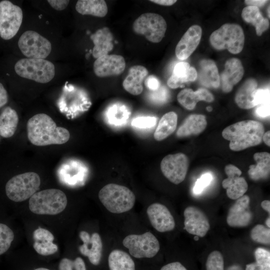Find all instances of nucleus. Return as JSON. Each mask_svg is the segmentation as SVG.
I'll list each match as a JSON object with an SVG mask.
<instances>
[{
    "instance_id": "27",
    "label": "nucleus",
    "mask_w": 270,
    "mask_h": 270,
    "mask_svg": "<svg viewBox=\"0 0 270 270\" xmlns=\"http://www.w3.org/2000/svg\"><path fill=\"white\" fill-rule=\"evenodd\" d=\"M256 164L250 166L248 173L254 181L268 178L270 172V154L268 152H256L254 155Z\"/></svg>"
},
{
    "instance_id": "16",
    "label": "nucleus",
    "mask_w": 270,
    "mask_h": 270,
    "mask_svg": "<svg viewBox=\"0 0 270 270\" xmlns=\"http://www.w3.org/2000/svg\"><path fill=\"white\" fill-rule=\"evenodd\" d=\"M126 62L123 56L118 54H107L96 59L94 64L95 74L100 78L116 76L123 72Z\"/></svg>"
},
{
    "instance_id": "14",
    "label": "nucleus",
    "mask_w": 270,
    "mask_h": 270,
    "mask_svg": "<svg viewBox=\"0 0 270 270\" xmlns=\"http://www.w3.org/2000/svg\"><path fill=\"white\" fill-rule=\"evenodd\" d=\"M227 178L223 180L222 186L226 190L227 196L232 200H237L244 194L248 184L244 178L241 177L242 171L237 166L229 164L224 168Z\"/></svg>"
},
{
    "instance_id": "49",
    "label": "nucleus",
    "mask_w": 270,
    "mask_h": 270,
    "mask_svg": "<svg viewBox=\"0 0 270 270\" xmlns=\"http://www.w3.org/2000/svg\"><path fill=\"white\" fill-rule=\"evenodd\" d=\"M8 101V92L2 84L0 82V108L4 106Z\"/></svg>"
},
{
    "instance_id": "52",
    "label": "nucleus",
    "mask_w": 270,
    "mask_h": 270,
    "mask_svg": "<svg viewBox=\"0 0 270 270\" xmlns=\"http://www.w3.org/2000/svg\"><path fill=\"white\" fill-rule=\"evenodd\" d=\"M262 140L266 146H270V130L267 131L264 134Z\"/></svg>"
},
{
    "instance_id": "12",
    "label": "nucleus",
    "mask_w": 270,
    "mask_h": 270,
    "mask_svg": "<svg viewBox=\"0 0 270 270\" xmlns=\"http://www.w3.org/2000/svg\"><path fill=\"white\" fill-rule=\"evenodd\" d=\"M188 165V156L179 152L164 157L160 162V169L168 180L174 184H178L184 180Z\"/></svg>"
},
{
    "instance_id": "37",
    "label": "nucleus",
    "mask_w": 270,
    "mask_h": 270,
    "mask_svg": "<svg viewBox=\"0 0 270 270\" xmlns=\"http://www.w3.org/2000/svg\"><path fill=\"white\" fill-rule=\"evenodd\" d=\"M14 238L12 230L6 224L0 223V255L8 250Z\"/></svg>"
},
{
    "instance_id": "9",
    "label": "nucleus",
    "mask_w": 270,
    "mask_h": 270,
    "mask_svg": "<svg viewBox=\"0 0 270 270\" xmlns=\"http://www.w3.org/2000/svg\"><path fill=\"white\" fill-rule=\"evenodd\" d=\"M131 256L137 258H152L158 252L160 246L156 238L150 232L142 234H130L122 240Z\"/></svg>"
},
{
    "instance_id": "17",
    "label": "nucleus",
    "mask_w": 270,
    "mask_h": 270,
    "mask_svg": "<svg viewBox=\"0 0 270 270\" xmlns=\"http://www.w3.org/2000/svg\"><path fill=\"white\" fill-rule=\"evenodd\" d=\"M146 213L151 224L157 231L164 232L172 230L175 228L174 217L164 204H152L148 208Z\"/></svg>"
},
{
    "instance_id": "19",
    "label": "nucleus",
    "mask_w": 270,
    "mask_h": 270,
    "mask_svg": "<svg viewBox=\"0 0 270 270\" xmlns=\"http://www.w3.org/2000/svg\"><path fill=\"white\" fill-rule=\"evenodd\" d=\"M202 30L200 26L193 25L189 28L178 43L175 53L180 60L188 58L200 44Z\"/></svg>"
},
{
    "instance_id": "41",
    "label": "nucleus",
    "mask_w": 270,
    "mask_h": 270,
    "mask_svg": "<svg viewBox=\"0 0 270 270\" xmlns=\"http://www.w3.org/2000/svg\"><path fill=\"white\" fill-rule=\"evenodd\" d=\"M156 123V118L153 116H142L134 119L132 125L139 128H150Z\"/></svg>"
},
{
    "instance_id": "33",
    "label": "nucleus",
    "mask_w": 270,
    "mask_h": 270,
    "mask_svg": "<svg viewBox=\"0 0 270 270\" xmlns=\"http://www.w3.org/2000/svg\"><path fill=\"white\" fill-rule=\"evenodd\" d=\"M110 270H135V264L130 256L124 251L114 250L108 258Z\"/></svg>"
},
{
    "instance_id": "45",
    "label": "nucleus",
    "mask_w": 270,
    "mask_h": 270,
    "mask_svg": "<svg viewBox=\"0 0 270 270\" xmlns=\"http://www.w3.org/2000/svg\"><path fill=\"white\" fill-rule=\"evenodd\" d=\"M257 116L261 118H266L270 116V102L257 106L256 110Z\"/></svg>"
},
{
    "instance_id": "36",
    "label": "nucleus",
    "mask_w": 270,
    "mask_h": 270,
    "mask_svg": "<svg viewBox=\"0 0 270 270\" xmlns=\"http://www.w3.org/2000/svg\"><path fill=\"white\" fill-rule=\"evenodd\" d=\"M250 238L255 242L269 245L270 244V229L262 224H256L251 230Z\"/></svg>"
},
{
    "instance_id": "43",
    "label": "nucleus",
    "mask_w": 270,
    "mask_h": 270,
    "mask_svg": "<svg viewBox=\"0 0 270 270\" xmlns=\"http://www.w3.org/2000/svg\"><path fill=\"white\" fill-rule=\"evenodd\" d=\"M168 92L164 86H160L157 90L153 91L150 94L152 100L157 103H164L168 100Z\"/></svg>"
},
{
    "instance_id": "42",
    "label": "nucleus",
    "mask_w": 270,
    "mask_h": 270,
    "mask_svg": "<svg viewBox=\"0 0 270 270\" xmlns=\"http://www.w3.org/2000/svg\"><path fill=\"white\" fill-rule=\"evenodd\" d=\"M270 102V89H256L254 94L253 104L254 106Z\"/></svg>"
},
{
    "instance_id": "2",
    "label": "nucleus",
    "mask_w": 270,
    "mask_h": 270,
    "mask_svg": "<svg viewBox=\"0 0 270 270\" xmlns=\"http://www.w3.org/2000/svg\"><path fill=\"white\" fill-rule=\"evenodd\" d=\"M264 133L262 124L248 120L226 127L222 130V136L230 142L229 147L232 150L238 152L261 144Z\"/></svg>"
},
{
    "instance_id": "20",
    "label": "nucleus",
    "mask_w": 270,
    "mask_h": 270,
    "mask_svg": "<svg viewBox=\"0 0 270 270\" xmlns=\"http://www.w3.org/2000/svg\"><path fill=\"white\" fill-rule=\"evenodd\" d=\"M244 74V69L240 60L236 58L228 60L220 75L222 91L226 93L231 92L234 85L242 80Z\"/></svg>"
},
{
    "instance_id": "29",
    "label": "nucleus",
    "mask_w": 270,
    "mask_h": 270,
    "mask_svg": "<svg viewBox=\"0 0 270 270\" xmlns=\"http://www.w3.org/2000/svg\"><path fill=\"white\" fill-rule=\"evenodd\" d=\"M242 17L246 22L255 27L256 34L260 36L269 28L268 18H264L258 8L246 6L242 10Z\"/></svg>"
},
{
    "instance_id": "5",
    "label": "nucleus",
    "mask_w": 270,
    "mask_h": 270,
    "mask_svg": "<svg viewBox=\"0 0 270 270\" xmlns=\"http://www.w3.org/2000/svg\"><path fill=\"white\" fill-rule=\"evenodd\" d=\"M210 42L216 50L226 49L232 54H237L243 49L244 34L240 25L225 24L211 34Z\"/></svg>"
},
{
    "instance_id": "18",
    "label": "nucleus",
    "mask_w": 270,
    "mask_h": 270,
    "mask_svg": "<svg viewBox=\"0 0 270 270\" xmlns=\"http://www.w3.org/2000/svg\"><path fill=\"white\" fill-rule=\"evenodd\" d=\"M79 236L84 243L78 247L80 252L87 256L91 264L98 265L100 262L102 252V243L100 234L94 232L90 236L88 232L81 231Z\"/></svg>"
},
{
    "instance_id": "53",
    "label": "nucleus",
    "mask_w": 270,
    "mask_h": 270,
    "mask_svg": "<svg viewBox=\"0 0 270 270\" xmlns=\"http://www.w3.org/2000/svg\"><path fill=\"white\" fill-rule=\"evenodd\" d=\"M262 208L266 211L268 214L270 213V201L269 200H264L260 204Z\"/></svg>"
},
{
    "instance_id": "31",
    "label": "nucleus",
    "mask_w": 270,
    "mask_h": 270,
    "mask_svg": "<svg viewBox=\"0 0 270 270\" xmlns=\"http://www.w3.org/2000/svg\"><path fill=\"white\" fill-rule=\"evenodd\" d=\"M18 117L16 111L8 106L0 114V136L5 138L12 136L16 129Z\"/></svg>"
},
{
    "instance_id": "25",
    "label": "nucleus",
    "mask_w": 270,
    "mask_h": 270,
    "mask_svg": "<svg viewBox=\"0 0 270 270\" xmlns=\"http://www.w3.org/2000/svg\"><path fill=\"white\" fill-rule=\"evenodd\" d=\"M200 66L198 76L200 84L207 88H218L220 78L214 62L212 60H202L200 61Z\"/></svg>"
},
{
    "instance_id": "26",
    "label": "nucleus",
    "mask_w": 270,
    "mask_h": 270,
    "mask_svg": "<svg viewBox=\"0 0 270 270\" xmlns=\"http://www.w3.org/2000/svg\"><path fill=\"white\" fill-rule=\"evenodd\" d=\"M207 126L204 116L193 114L188 116L178 128L176 135L178 138H184L198 135L202 132Z\"/></svg>"
},
{
    "instance_id": "30",
    "label": "nucleus",
    "mask_w": 270,
    "mask_h": 270,
    "mask_svg": "<svg viewBox=\"0 0 270 270\" xmlns=\"http://www.w3.org/2000/svg\"><path fill=\"white\" fill-rule=\"evenodd\" d=\"M76 10L82 15H90L103 18L108 13V6L104 0H79L76 5Z\"/></svg>"
},
{
    "instance_id": "47",
    "label": "nucleus",
    "mask_w": 270,
    "mask_h": 270,
    "mask_svg": "<svg viewBox=\"0 0 270 270\" xmlns=\"http://www.w3.org/2000/svg\"><path fill=\"white\" fill-rule=\"evenodd\" d=\"M196 91L201 100H204L208 102L214 101V96L213 94L206 89L200 88L198 89Z\"/></svg>"
},
{
    "instance_id": "11",
    "label": "nucleus",
    "mask_w": 270,
    "mask_h": 270,
    "mask_svg": "<svg viewBox=\"0 0 270 270\" xmlns=\"http://www.w3.org/2000/svg\"><path fill=\"white\" fill-rule=\"evenodd\" d=\"M18 46L22 54L30 58L44 59L52 50L50 42L33 30H27L21 35Z\"/></svg>"
},
{
    "instance_id": "1",
    "label": "nucleus",
    "mask_w": 270,
    "mask_h": 270,
    "mask_svg": "<svg viewBox=\"0 0 270 270\" xmlns=\"http://www.w3.org/2000/svg\"><path fill=\"white\" fill-rule=\"evenodd\" d=\"M26 128L30 142L37 146L64 144L70 138L67 129L57 126L53 120L45 114H36L30 118Z\"/></svg>"
},
{
    "instance_id": "40",
    "label": "nucleus",
    "mask_w": 270,
    "mask_h": 270,
    "mask_svg": "<svg viewBox=\"0 0 270 270\" xmlns=\"http://www.w3.org/2000/svg\"><path fill=\"white\" fill-rule=\"evenodd\" d=\"M212 180V176L210 173L206 172L202 174L196 182L193 188L194 192L196 194L202 193L204 190L210 184Z\"/></svg>"
},
{
    "instance_id": "54",
    "label": "nucleus",
    "mask_w": 270,
    "mask_h": 270,
    "mask_svg": "<svg viewBox=\"0 0 270 270\" xmlns=\"http://www.w3.org/2000/svg\"><path fill=\"white\" fill-rule=\"evenodd\" d=\"M226 270H243L242 267L238 264H233L230 266Z\"/></svg>"
},
{
    "instance_id": "34",
    "label": "nucleus",
    "mask_w": 270,
    "mask_h": 270,
    "mask_svg": "<svg viewBox=\"0 0 270 270\" xmlns=\"http://www.w3.org/2000/svg\"><path fill=\"white\" fill-rule=\"evenodd\" d=\"M256 262L247 264L246 270H270V252L258 248L254 252Z\"/></svg>"
},
{
    "instance_id": "6",
    "label": "nucleus",
    "mask_w": 270,
    "mask_h": 270,
    "mask_svg": "<svg viewBox=\"0 0 270 270\" xmlns=\"http://www.w3.org/2000/svg\"><path fill=\"white\" fill-rule=\"evenodd\" d=\"M14 70L20 77L45 84L50 82L54 76V64L42 58H22L14 66Z\"/></svg>"
},
{
    "instance_id": "23",
    "label": "nucleus",
    "mask_w": 270,
    "mask_h": 270,
    "mask_svg": "<svg viewBox=\"0 0 270 270\" xmlns=\"http://www.w3.org/2000/svg\"><path fill=\"white\" fill-rule=\"evenodd\" d=\"M90 38L94 44L92 56L94 58L108 54L114 48L113 36L107 27L98 30Z\"/></svg>"
},
{
    "instance_id": "7",
    "label": "nucleus",
    "mask_w": 270,
    "mask_h": 270,
    "mask_svg": "<svg viewBox=\"0 0 270 270\" xmlns=\"http://www.w3.org/2000/svg\"><path fill=\"white\" fill-rule=\"evenodd\" d=\"M40 178L34 172L16 175L6 184V193L8 198L15 202H21L30 198L38 190Z\"/></svg>"
},
{
    "instance_id": "8",
    "label": "nucleus",
    "mask_w": 270,
    "mask_h": 270,
    "mask_svg": "<svg viewBox=\"0 0 270 270\" xmlns=\"http://www.w3.org/2000/svg\"><path fill=\"white\" fill-rule=\"evenodd\" d=\"M166 22L160 15L155 13H144L134 22L132 28L137 34L142 35L153 43L160 42L164 36Z\"/></svg>"
},
{
    "instance_id": "51",
    "label": "nucleus",
    "mask_w": 270,
    "mask_h": 270,
    "mask_svg": "<svg viewBox=\"0 0 270 270\" xmlns=\"http://www.w3.org/2000/svg\"><path fill=\"white\" fill-rule=\"evenodd\" d=\"M150 1L160 5L165 6H172L176 2V0H151Z\"/></svg>"
},
{
    "instance_id": "48",
    "label": "nucleus",
    "mask_w": 270,
    "mask_h": 270,
    "mask_svg": "<svg viewBox=\"0 0 270 270\" xmlns=\"http://www.w3.org/2000/svg\"><path fill=\"white\" fill-rule=\"evenodd\" d=\"M160 270H187L186 268L179 262L169 263L163 266Z\"/></svg>"
},
{
    "instance_id": "44",
    "label": "nucleus",
    "mask_w": 270,
    "mask_h": 270,
    "mask_svg": "<svg viewBox=\"0 0 270 270\" xmlns=\"http://www.w3.org/2000/svg\"><path fill=\"white\" fill-rule=\"evenodd\" d=\"M146 86L150 90L154 91L160 87L159 80L154 76H150L145 80Z\"/></svg>"
},
{
    "instance_id": "15",
    "label": "nucleus",
    "mask_w": 270,
    "mask_h": 270,
    "mask_svg": "<svg viewBox=\"0 0 270 270\" xmlns=\"http://www.w3.org/2000/svg\"><path fill=\"white\" fill-rule=\"evenodd\" d=\"M249 204L250 198L248 195L244 194L236 200L228 211L226 222L229 226L241 228L250 224L253 216Z\"/></svg>"
},
{
    "instance_id": "10",
    "label": "nucleus",
    "mask_w": 270,
    "mask_h": 270,
    "mask_svg": "<svg viewBox=\"0 0 270 270\" xmlns=\"http://www.w3.org/2000/svg\"><path fill=\"white\" fill-rule=\"evenodd\" d=\"M23 18L21 8L9 0L0 2V36L8 40L18 31Z\"/></svg>"
},
{
    "instance_id": "46",
    "label": "nucleus",
    "mask_w": 270,
    "mask_h": 270,
    "mask_svg": "<svg viewBox=\"0 0 270 270\" xmlns=\"http://www.w3.org/2000/svg\"><path fill=\"white\" fill-rule=\"evenodd\" d=\"M48 2L52 8L58 10L65 9L70 2L67 0H48Z\"/></svg>"
},
{
    "instance_id": "22",
    "label": "nucleus",
    "mask_w": 270,
    "mask_h": 270,
    "mask_svg": "<svg viewBox=\"0 0 270 270\" xmlns=\"http://www.w3.org/2000/svg\"><path fill=\"white\" fill-rule=\"evenodd\" d=\"M33 246L39 254L49 256L56 253L58 250L56 244L53 243L54 236L46 229L38 228L33 232Z\"/></svg>"
},
{
    "instance_id": "50",
    "label": "nucleus",
    "mask_w": 270,
    "mask_h": 270,
    "mask_svg": "<svg viewBox=\"0 0 270 270\" xmlns=\"http://www.w3.org/2000/svg\"><path fill=\"white\" fill-rule=\"evenodd\" d=\"M269 1L265 0H246L244 3L248 6H256L259 8L265 5Z\"/></svg>"
},
{
    "instance_id": "57",
    "label": "nucleus",
    "mask_w": 270,
    "mask_h": 270,
    "mask_svg": "<svg viewBox=\"0 0 270 270\" xmlns=\"http://www.w3.org/2000/svg\"><path fill=\"white\" fill-rule=\"evenodd\" d=\"M206 110L208 112H211L212 108L210 106H208L206 107Z\"/></svg>"
},
{
    "instance_id": "24",
    "label": "nucleus",
    "mask_w": 270,
    "mask_h": 270,
    "mask_svg": "<svg viewBox=\"0 0 270 270\" xmlns=\"http://www.w3.org/2000/svg\"><path fill=\"white\" fill-rule=\"evenodd\" d=\"M148 74V70L144 66L140 65L132 66L122 82L123 88L132 95L140 94L143 90V80Z\"/></svg>"
},
{
    "instance_id": "55",
    "label": "nucleus",
    "mask_w": 270,
    "mask_h": 270,
    "mask_svg": "<svg viewBox=\"0 0 270 270\" xmlns=\"http://www.w3.org/2000/svg\"><path fill=\"white\" fill-rule=\"evenodd\" d=\"M266 225L267 226L268 228H270V216L266 219Z\"/></svg>"
},
{
    "instance_id": "35",
    "label": "nucleus",
    "mask_w": 270,
    "mask_h": 270,
    "mask_svg": "<svg viewBox=\"0 0 270 270\" xmlns=\"http://www.w3.org/2000/svg\"><path fill=\"white\" fill-rule=\"evenodd\" d=\"M177 100L183 107L188 110L194 109L198 102L201 100L196 90L190 88L182 90L177 96Z\"/></svg>"
},
{
    "instance_id": "32",
    "label": "nucleus",
    "mask_w": 270,
    "mask_h": 270,
    "mask_svg": "<svg viewBox=\"0 0 270 270\" xmlns=\"http://www.w3.org/2000/svg\"><path fill=\"white\" fill-rule=\"evenodd\" d=\"M178 116L174 112L165 114L160 118L154 133V138L157 141L164 140L176 130Z\"/></svg>"
},
{
    "instance_id": "13",
    "label": "nucleus",
    "mask_w": 270,
    "mask_h": 270,
    "mask_svg": "<svg viewBox=\"0 0 270 270\" xmlns=\"http://www.w3.org/2000/svg\"><path fill=\"white\" fill-rule=\"evenodd\" d=\"M184 229L192 234L202 238L210 228L208 219L200 208L194 206H188L184 210Z\"/></svg>"
},
{
    "instance_id": "38",
    "label": "nucleus",
    "mask_w": 270,
    "mask_h": 270,
    "mask_svg": "<svg viewBox=\"0 0 270 270\" xmlns=\"http://www.w3.org/2000/svg\"><path fill=\"white\" fill-rule=\"evenodd\" d=\"M206 270H224V261L222 254L218 250L211 252L206 262Z\"/></svg>"
},
{
    "instance_id": "28",
    "label": "nucleus",
    "mask_w": 270,
    "mask_h": 270,
    "mask_svg": "<svg viewBox=\"0 0 270 270\" xmlns=\"http://www.w3.org/2000/svg\"><path fill=\"white\" fill-rule=\"evenodd\" d=\"M257 86L256 80L250 78L246 80L238 88L234 100L240 108L247 110L254 107L253 104L254 94Z\"/></svg>"
},
{
    "instance_id": "58",
    "label": "nucleus",
    "mask_w": 270,
    "mask_h": 270,
    "mask_svg": "<svg viewBox=\"0 0 270 270\" xmlns=\"http://www.w3.org/2000/svg\"><path fill=\"white\" fill-rule=\"evenodd\" d=\"M268 16L270 18V6H268Z\"/></svg>"
},
{
    "instance_id": "21",
    "label": "nucleus",
    "mask_w": 270,
    "mask_h": 270,
    "mask_svg": "<svg viewBox=\"0 0 270 270\" xmlns=\"http://www.w3.org/2000/svg\"><path fill=\"white\" fill-rule=\"evenodd\" d=\"M197 76V72L194 68L190 67L188 62H180L174 66L167 84L172 88H183L185 83L194 81Z\"/></svg>"
},
{
    "instance_id": "56",
    "label": "nucleus",
    "mask_w": 270,
    "mask_h": 270,
    "mask_svg": "<svg viewBox=\"0 0 270 270\" xmlns=\"http://www.w3.org/2000/svg\"><path fill=\"white\" fill-rule=\"evenodd\" d=\"M34 270H50L48 268H36Z\"/></svg>"
},
{
    "instance_id": "39",
    "label": "nucleus",
    "mask_w": 270,
    "mask_h": 270,
    "mask_svg": "<svg viewBox=\"0 0 270 270\" xmlns=\"http://www.w3.org/2000/svg\"><path fill=\"white\" fill-rule=\"evenodd\" d=\"M59 270H86L85 263L80 257L72 260L68 258L61 260L58 265Z\"/></svg>"
},
{
    "instance_id": "4",
    "label": "nucleus",
    "mask_w": 270,
    "mask_h": 270,
    "mask_svg": "<svg viewBox=\"0 0 270 270\" xmlns=\"http://www.w3.org/2000/svg\"><path fill=\"white\" fill-rule=\"evenodd\" d=\"M67 198L61 190L50 188L36 192L29 200L30 210L38 214L55 215L67 205Z\"/></svg>"
},
{
    "instance_id": "3",
    "label": "nucleus",
    "mask_w": 270,
    "mask_h": 270,
    "mask_svg": "<svg viewBox=\"0 0 270 270\" xmlns=\"http://www.w3.org/2000/svg\"><path fill=\"white\" fill-rule=\"evenodd\" d=\"M98 198L104 206L110 212L121 214L130 210L135 204L136 196L127 187L109 184L98 192Z\"/></svg>"
}]
</instances>
